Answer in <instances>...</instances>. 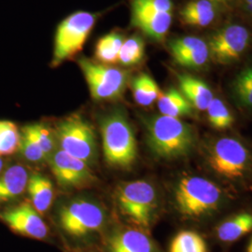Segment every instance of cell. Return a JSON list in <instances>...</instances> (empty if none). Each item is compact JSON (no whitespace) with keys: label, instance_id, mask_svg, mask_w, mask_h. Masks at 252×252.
<instances>
[{"label":"cell","instance_id":"1","mask_svg":"<svg viewBox=\"0 0 252 252\" xmlns=\"http://www.w3.org/2000/svg\"><path fill=\"white\" fill-rule=\"evenodd\" d=\"M147 141L152 153L161 159L173 160L189 155L196 137L192 127L180 118L157 115L145 120Z\"/></svg>","mask_w":252,"mask_h":252},{"label":"cell","instance_id":"2","mask_svg":"<svg viewBox=\"0 0 252 252\" xmlns=\"http://www.w3.org/2000/svg\"><path fill=\"white\" fill-rule=\"evenodd\" d=\"M102 148L110 166L126 169L135 162L137 146L135 133L123 111L114 110L101 121Z\"/></svg>","mask_w":252,"mask_h":252},{"label":"cell","instance_id":"3","mask_svg":"<svg viewBox=\"0 0 252 252\" xmlns=\"http://www.w3.org/2000/svg\"><path fill=\"white\" fill-rule=\"evenodd\" d=\"M222 198V191L217 184L197 176L181 179L175 191L179 211L189 218H201L216 211Z\"/></svg>","mask_w":252,"mask_h":252},{"label":"cell","instance_id":"4","mask_svg":"<svg viewBox=\"0 0 252 252\" xmlns=\"http://www.w3.org/2000/svg\"><path fill=\"white\" fill-rule=\"evenodd\" d=\"M60 150L92 166L97 159V142L90 124L80 114L65 118L57 126Z\"/></svg>","mask_w":252,"mask_h":252},{"label":"cell","instance_id":"5","mask_svg":"<svg viewBox=\"0 0 252 252\" xmlns=\"http://www.w3.org/2000/svg\"><path fill=\"white\" fill-rule=\"evenodd\" d=\"M118 206L134 224L148 228L157 206V194L153 185L145 180L123 183L116 192Z\"/></svg>","mask_w":252,"mask_h":252},{"label":"cell","instance_id":"6","mask_svg":"<svg viewBox=\"0 0 252 252\" xmlns=\"http://www.w3.org/2000/svg\"><path fill=\"white\" fill-rule=\"evenodd\" d=\"M95 21V15L87 11L75 12L63 20L55 34L54 66L59 65L81 51Z\"/></svg>","mask_w":252,"mask_h":252},{"label":"cell","instance_id":"7","mask_svg":"<svg viewBox=\"0 0 252 252\" xmlns=\"http://www.w3.org/2000/svg\"><path fill=\"white\" fill-rule=\"evenodd\" d=\"M172 10L171 0H131V24L161 42L171 27Z\"/></svg>","mask_w":252,"mask_h":252},{"label":"cell","instance_id":"8","mask_svg":"<svg viewBox=\"0 0 252 252\" xmlns=\"http://www.w3.org/2000/svg\"><path fill=\"white\" fill-rule=\"evenodd\" d=\"M106 222V214L99 205L85 199H77L63 206L59 212V223L65 234L85 237L99 232Z\"/></svg>","mask_w":252,"mask_h":252},{"label":"cell","instance_id":"9","mask_svg":"<svg viewBox=\"0 0 252 252\" xmlns=\"http://www.w3.org/2000/svg\"><path fill=\"white\" fill-rule=\"evenodd\" d=\"M79 64L93 99H117L125 93L129 80L126 70L94 63L87 58H81Z\"/></svg>","mask_w":252,"mask_h":252},{"label":"cell","instance_id":"10","mask_svg":"<svg viewBox=\"0 0 252 252\" xmlns=\"http://www.w3.org/2000/svg\"><path fill=\"white\" fill-rule=\"evenodd\" d=\"M207 162L218 175L229 180H238L248 171L251 156L240 141L232 137H222L211 146Z\"/></svg>","mask_w":252,"mask_h":252},{"label":"cell","instance_id":"11","mask_svg":"<svg viewBox=\"0 0 252 252\" xmlns=\"http://www.w3.org/2000/svg\"><path fill=\"white\" fill-rule=\"evenodd\" d=\"M250 31L240 25H228L213 33L207 42L210 59L217 63L229 64L240 59L251 45Z\"/></svg>","mask_w":252,"mask_h":252},{"label":"cell","instance_id":"12","mask_svg":"<svg viewBox=\"0 0 252 252\" xmlns=\"http://www.w3.org/2000/svg\"><path fill=\"white\" fill-rule=\"evenodd\" d=\"M50 165L58 184L63 189H81L95 181L90 165L63 151L54 152Z\"/></svg>","mask_w":252,"mask_h":252},{"label":"cell","instance_id":"13","mask_svg":"<svg viewBox=\"0 0 252 252\" xmlns=\"http://www.w3.org/2000/svg\"><path fill=\"white\" fill-rule=\"evenodd\" d=\"M0 219L17 234L38 240L44 239L48 235V228L43 219L29 204H22L1 212Z\"/></svg>","mask_w":252,"mask_h":252},{"label":"cell","instance_id":"14","mask_svg":"<svg viewBox=\"0 0 252 252\" xmlns=\"http://www.w3.org/2000/svg\"><path fill=\"white\" fill-rule=\"evenodd\" d=\"M168 46L174 61L183 67L200 69L210 59L207 42L197 36L175 38Z\"/></svg>","mask_w":252,"mask_h":252},{"label":"cell","instance_id":"15","mask_svg":"<svg viewBox=\"0 0 252 252\" xmlns=\"http://www.w3.org/2000/svg\"><path fill=\"white\" fill-rule=\"evenodd\" d=\"M108 252H159L153 240L137 229H124L112 234Z\"/></svg>","mask_w":252,"mask_h":252},{"label":"cell","instance_id":"16","mask_svg":"<svg viewBox=\"0 0 252 252\" xmlns=\"http://www.w3.org/2000/svg\"><path fill=\"white\" fill-rule=\"evenodd\" d=\"M29 175L21 164L9 166L0 173V205L21 196L27 189Z\"/></svg>","mask_w":252,"mask_h":252},{"label":"cell","instance_id":"17","mask_svg":"<svg viewBox=\"0 0 252 252\" xmlns=\"http://www.w3.org/2000/svg\"><path fill=\"white\" fill-rule=\"evenodd\" d=\"M180 92L188 99L193 108L204 111L214 98L213 93L207 83L200 79L187 74L177 75Z\"/></svg>","mask_w":252,"mask_h":252},{"label":"cell","instance_id":"18","mask_svg":"<svg viewBox=\"0 0 252 252\" xmlns=\"http://www.w3.org/2000/svg\"><path fill=\"white\" fill-rule=\"evenodd\" d=\"M180 14L182 23L187 26L207 27L216 18L218 8L210 0H195L186 4Z\"/></svg>","mask_w":252,"mask_h":252},{"label":"cell","instance_id":"19","mask_svg":"<svg viewBox=\"0 0 252 252\" xmlns=\"http://www.w3.org/2000/svg\"><path fill=\"white\" fill-rule=\"evenodd\" d=\"M27 189L33 207L39 214L45 213L54 199V186L51 180L39 174H33L29 177Z\"/></svg>","mask_w":252,"mask_h":252},{"label":"cell","instance_id":"20","mask_svg":"<svg viewBox=\"0 0 252 252\" xmlns=\"http://www.w3.org/2000/svg\"><path fill=\"white\" fill-rule=\"evenodd\" d=\"M157 106L161 115L180 118L193 114V107L180 91L175 88L162 93L157 100Z\"/></svg>","mask_w":252,"mask_h":252},{"label":"cell","instance_id":"21","mask_svg":"<svg viewBox=\"0 0 252 252\" xmlns=\"http://www.w3.org/2000/svg\"><path fill=\"white\" fill-rule=\"evenodd\" d=\"M252 231V214L241 213L230 218L217 228V235L222 242H234Z\"/></svg>","mask_w":252,"mask_h":252},{"label":"cell","instance_id":"22","mask_svg":"<svg viewBox=\"0 0 252 252\" xmlns=\"http://www.w3.org/2000/svg\"><path fill=\"white\" fill-rule=\"evenodd\" d=\"M132 91L135 102L143 107L153 105L162 94L156 81L146 73H141L133 79Z\"/></svg>","mask_w":252,"mask_h":252},{"label":"cell","instance_id":"23","mask_svg":"<svg viewBox=\"0 0 252 252\" xmlns=\"http://www.w3.org/2000/svg\"><path fill=\"white\" fill-rule=\"evenodd\" d=\"M126 38L118 32H111L101 37L95 46L94 56L104 63H115L118 62V56Z\"/></svg>","mask_w":252,"mask_h":252},{"label":"cell","instance_id":"24","mask_svg":"<svg viewBox=\"0 0 252 252\" xmlns=\"http://www.w3.org/2000/svg\"><path fill=\"white\" fill-rule=\"evenodd\" d=\"M232 94L236 104L252 108V65L238 73L232 83Z\"/></svg>","mask_w":252,"mask_h":252},{"label":"cell","instance_id":"25","mask_svg":"<svg viewBox=\"0 0 252 252\" xmlns=\"http://www.w3.org/2000/svg\"><path fill=\"white\" fill-rule=\"evenodd\" d=\"M144 54L143 38L138 35H134L125 40L119 53L118 62L125 66L135 65L143 60Z\"/></svg>","mask_w":252,"mask_h":252},{"label":"cell","instance_id":"26","mask_svg":"<svg viewBox=\"0 0 252 252\" xmlns=\"http://www.w3.org/2000/svg\"><path fill=\"white\" fill-rule=\"evenodd\" d=\"M169 252H207L206 241L193 231H182L172 240Z\"/></svg>","mask_w":252,"mask_h":252},{"label":"cell","instance_id":"27","mask_svg":"<svg viewBox=\"0 0 252 252\" xmlns=\"http://www.w3.org/2000/svg\"><path fill=\"white\" fill-rule=\"evenodd\" d=\"M207 111L208 122L214 129L222 131L233 126L234 116L222 100L214 97L209 104Z\"/></svg>","mask_w":252,"mask_h":252},{"label":"cell","instance_id":"28","mask_svg":"<svg viewBox=\"0 0 252 252\" xmlns=\"http://www.w3.org/2000/svg\"><path fill=\"white\" fill-rule=\"evenodd\" d=\"M18 127L9 121H0V157L16 153L20 148Z\"/></svg>","mask_w":252,"mask_h":252},{"label":"cell","instance_id":"29","mask_svg":"<svg viewBox=\"0 0 252 252\" xmlns=\"http://www.w3.org/2000/svg\"><path fill=\"white\" fill-rule=\"evenodd\" d=\"M36 140L46 157H51L54 153V140L50 129L41 124L27 126L23 129Z\"/></svg>","mask_w":252,"mask_h":252},{"label":"cell","instance_id":"30","mask_svg":"<svg viewBox=\"0 0 252 252\" xmlns=\"http://www.w3.org/2000/svg\"><path fill=\"white\" fill-rule=\"evenodd\" d=\"M19 150L29 162H41L47 158L36 140L25 130H23V134L21 135Z\"/></svg>","mask_w":252,"mask_h":252},{"label":"cell","instance_id":"31","mask_svg":"<svg viewBox=\"0 0 252 252\" xmlns=\"http://www.w3.org/2000/svg\"><path fill=\"white\" fill-rule=\"evenodd\" d=\"M242 7L246 12L252 16V0H242Z\"/></svg>","mask_w":252,"mask_h":252},{"label":"cell","instance_id":"32","mask_svg":"<svg viewBox=\"0 0 252 252\" xmlns=\"http://www.w3.org/2000/svg\"><path fill=\"white\" fill-rule=\"evenodd\" d=\"M210 1H212V2H214V3H224V2H228V1H230V0H210Z\"/></svg>","mask_w":252,"mask_h":252},{"label":"cell","instance_id":"33","mask_svg":"<svg viewBox=\"0 0 252 252\" xmlns=\"http://www.w3.org/2000/svg\"><path fill=\"white\" fill-rule=\"evenodd\" d=\"M3 165H4V162H3V160L0 158V173H1L2 168H3Z\"/></svg>","mask_w":252,"mask_h":252},{"label":"cell","instance_id":"34","mask_svg":"<svg viewBox=\"0 0 252 252\" xmlns=\"http://www.w3.org/2000/svg\"><path fill=\"white\" fill-rule=\"evenodd\" d=\"M248 252H252V242L249 245V248H248Z\"/></svg>","mask_w":252,"mask_h":252}]
</instances>
